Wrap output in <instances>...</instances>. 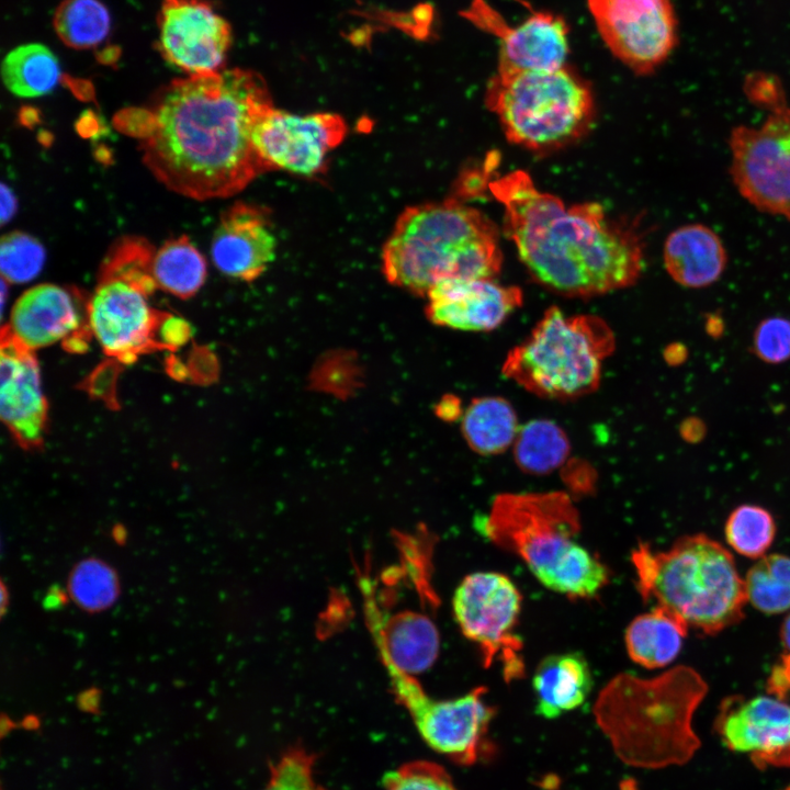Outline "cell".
I'll return each instance as SVG.
<instances>
[{
  "instance_id": "44",
  "label": "cell",
  "mask_w": 790,
  "mask_h": 790,
  "mask_svg": "<svg viewBox=\"0 0 790 790\" xmlns=\"http://www.w3.org/2000/svg\"><path fill=\"white\" fill-rule=\"evenodd\" d=\"M114 541L119 544H124L127 538L126 530L123 526H115L112 531Z\"/></svg>"
},
{
  "instance_id": "43",
  "label": "cell",
  "mask_w": 790,
  "mask_h": 790,
  "mask_svg": "<svg viewBox=\"0 0 790 790\" xmlns=\"http://www.w3.org/2000/svg\"><path fill=\"white\" fill-rule=\"evenodd\" d=\"M780 640L786 653L790 654V612L782 622L780 629Z\"/></svg>"
},
{
  "instance_id": "19",
  "label": "cell",
  "mask_w": 790,
  "mask_h": 790,
  "mask_svg": "<svg viewBox=\"0 0 790 790\" xmlns=\"http://www.w3.org/2000/svg\"><path fill=\"white\" fill-rule=\"evenodd\" d=\"M269 211L238 202L221 216L213 234L211 256L223 274L240 281L259 278L274 260L276 239Z\"/></svg>"
},
{
  "instance_id": "6",
  "label": "cell",
  "mask_w": 790,
  "mask_h": 790,
  "mask_svg": "<svg viewBox=\"0 0 790 790\" xmlns=\"http://www.w3.org/2000/svg\"><path fill=\"white\" fill-rule=\"evenodd\" d=\"M635 585L645 602L706 635L741 621L744 578L731 552L703 534L684 535L665 551L640 542L631 553Z\"/></svg>"
},
{
  "instance_id": "5",
  "label": "cell",
  "mask_w": 790,
  "mask_h": 790,
  "mask_svg": "<svg viewBox=\"0 0 790 790\" xmlns=\"http://www.w3.org/2000/svg\"><path fill=\"white\" fill-rule=\"evenodd\" d=\"M482 529L542 585L571 599L595 598L609 583L607 566L577 540L579 512L565 492L499 494Z\"/></svg>"
},
{
  "instance_id": "2",
  "label": "cell",
  "mask_w": 790,
  "mask_h": 790,
  "mask_svg": "<svg viewBox=\"0 0 790 790\" xmlns=\"http://www.w3.org/2000/svg\"><path fill=\"white\" fill-rule=\"evenodd\" d=\"M485 185L504 206L505 233L532 279L557 294L591 297L633 285L644 269V238L599 203L567 206L539 190L528 172L493 176Z\"/></svg>"
},
{
  "instance_id": "26",
  "label": "cell",
  "mask_w": 790,
  "mask_h": 790,
  "mask_svg": "<svg viewBox=\"0 0 790 790\" xmlns=\"http://www.w3.org/2000/svg\"><path fill=\"white\" fill-rule=\"evenodd\" d=\"M461 429L467 445L481 455H495L514 444L519 431L512 405L500 396L474 398L465 409Z\"/></svg>"
},
{
  "instance_id": "17",
  "label": "cell",
  "mask_w": 790,
  "mask_h": 790,
  "mask_svg": "<svg viewBox=\"0 0 790 790\" xmlns=\"http://www.w3.org/2000/svg\"><path fill=\"white\" fill-rule=\"evenodd\" d=\"M465 15L499 38L497 71H548L565 66L569 30L562 16L537 11L508 27L483 0H474Z\"/></svg>"
},
{
  "instance_id": "13",
  "label": "cell",
  "mask_w": 790,
  "mask_h": 790,
  "mask_svg": "<svg viewBox=\"0 0 790 790\" xmlns=\"http://www.w3.org/2000/svg\"><path fill=\"white\" fill-rule=\"evenodd\" d=\"M587 3L607 47L637 75L655 71L677 45L672 0H587Z\"/></svg>"
},
{
  "instance_id": "27",
  "label": "cell",
  "mask_w": 790,
  "mask_h": 790,
  "mask_svg": "<svg viewBox=\"0 0 790 790\" xmlns=\"http://www.w3.org/2000/svg\"><path fill=\"white\" fill-rule=\"evenodd\" d=\"M1 78L5 88L19 98H37L50 93L61 79V68L54 52L41 43L15 46L4 56Z\"/></svg>"
},
{
  "instance_id": "34",
  "label": "cell",
  "mask_w": 790,
  "mask_h": 790,
  "mask_svg": "<svg viewBox=\"0 0 790 790\" xmlns=\"http://www.w3.org/2000/svg\"><path fill=\"white\" fill-rule=\"evenodd\" d=\"M45 259L44 246L30 234L14 230L1 238L0 269L8 284H23L37 278Z\"/></svg>"
},
{
  "instance_id": "15",
  "label": "cell",
  "mask_w": 790,
  "mask_h": 790,
  "mask_svg": "<svg viewBox=\"0 0 790 790\" xmlns=\"http://www.w3.org/2000/svg\"><path fill=\"white\" fill-rule=\"evenodd\" d=\"M157 46L187 76L222 70L232 46L228 21L206 0H161Z\"/></svg>"
},
{
  "instance_id": "24",
  "label": "cell",
  "mask_w": 790,
  "mask_h": 790,
  "mask_svg": "<svg viewBox=\"0 0 790 790\" xmlns=\"http://www.w3.org/2000/svg\"><path fill=\"white\" fill-rule=\"evenodd\" d=\"M532 688L535 714L553 720L585 702L592 688V676L580 653L554 654L538 665Z\"/></svg>"
},
{
  "instance_id": "7",
  "label": "cell",
  "mask_w": 790,
  "mask_h": 790,
  "mask_svg": "<svg viewBox=\"0 0 790 790\" xmlns=\"http://www.w3.org/2000/svg\"><path fill=\"white\" fill-rule=\"evenodd\" d=\"M485 104L510 143L535 153L578 140L595 117L591 88L566 65L548 71H497L488 81Z\"/></svg>"
},
{
  "instance_id": "14",
  "label": "cell",
  "mask_w": 790,
  "mask_h": 790,
  "mask_svg": "<svg viewBox=\"0 0 790 790\" xmlns=\"http://www.w3.org/2000/svg\"><path fill=\"white\" fill-rule=\"evenodd\" d=\"M347 123L340 114H295L270 108L257 121L251 140L266 172L282 170L302 177L323 173L327 159L345 139Z\"/></svg>"
},
{
  "instance_id": "25",
  "label": "cell",
  "mask_w": 790,
  "mask_h": 790,
  "mask_svg": "<svg viewBox=\"0 0 790 790\" xmlns=\"http://www.w3.org/2000/svg\"><path fill=\"white\" fill-rule=\"evenodd\" d=\"M688 631L664 610L653 607L628 625L624 643L633 662L650 669L661 668L677 657Z\"/></svg>"
},
{
  "instance_id": "3",
  "label": "cell",
  "mask_w": 790,
  "mask_h": 790,
  "mask_svg": "<svg viewBox=\"0 0 790 790\" xmlns=\"http://www.w3.org/2000/svg\"><path fill=\"white\" fill-rule=\"evenodd\" d=\"M381 258L391 284L422 296L445 280L494 279L503 264L494 223L453 196L406 207Z\"/></svg>"
},
{
  "instance_id": "8",
  "label": "cell",
  "mask_w": 790,
  "mask_h": 790,
  "mask_svg": "<svg viewBox=\"0 0 790 790\" xmlns=\"http://www.w3.org/2000/svg\"><path fill=\"white\" fill-rule=\"evenodd\" d=\"M614 345V335L602 318L566 315L551 306L530 335L508 352L503 374L543 398H578L599 386L602 362Z\"/></svg>"
},
{
  "instance_id": "1",
  "label": "cell",
  "mask_w": 790,
  "mask_h": 790,
  "mask_svg": "<svg viewBox=\"0 0 790 790\" xmlns=\"http://www.w3.org/2000/svg\"><path fill=\"white\" fill-rule=\"evenodd\" d=\"M273 106L253 70L187 76L160 89L149 106L125 113L143 162L170 191L196 201L225 199L266 172L252 146L259 117Z\"/></svg>"
},
{
  "instance_id": "12",
  "label": "cell",
  "mask_w": 790,
  "mask_h": 790,
  "mask_svg": "<svg viewBox=\"0 0 790 790\" xmlns=\"http://www.w3.org/2000/svg\"><path fill=\"white\" fill-rule=\"evenodd\" d=\"M155 287L150 273L102 269L86 313L90 332L108 354L132 360L153 342L159 319L148 297Z\"/></svg>"
},
{
  "instance_id": "32",
  "label": "cell",
  "mask_w": 790,
  "mask_h": 790,
  "mask_svg": "<svg viewBox=\"0 0 790 790\" xmlns=\"http://www.w3.org/2000/svg\"><path fill=\"white\" fill-rule=\"evenodd\" d=\"M724 532L727 544L734 551L758 560L766 555L774 541L776 523L764 507L744 504L729 515Z\"/></svg>"
},
{
  "instance_id": "22",
  "label": "cell",
  "mask_w": 790,
  "mask_h": 790,
  "mask_svg": "<svg viewBox=\"0 0 790 790\" xmlns=\"http://www.w3.org/2000/svg\"><path fill=\"white\" fill-rule=\"evenodd\" d=\"M362 588L368 623L384 666L413 676L432 666L439 654L440 636L430 618L410 610L383 618L370 583Z\"/></svg>"
},
{
  "instance_id": "29",
  "label": "cell",
  "mask_w": 790,
  "mask_h": 790,
  "mask_svg": "<svg viewBox=\"0 0 790 790\" xmlns=\"http://www.w3.org/2000/svg\"><path fill=\"white\" fill-rule=\"evenodd\" d=\"M514 458L527 474L545 475L567 459L571 443L565 431L554 421L534 419L519 428L514 442Z\"/></svg>"
},
{
  "instance_id": "41",
  "label": "cell",
  "mask_w": 790,
  "mask_h": 790,
  "mask_svg": "<svg viewBox=\"0 0 790 790\" xmlns=\"http://www.w3.org/2000/svg\"><path fill=\"white\" fill-rule=\"evenodd\" d=\"M18 210V200L14 192L5 184H1V224L8 223Z\"/></svg>"
},
{
  "instance_id": "10",
  "label": "cell",
  "mask_w": 790,
  "mask_h": 790,
  "mask_svg": "<svg viewBox=\"0 0 790 790\" xmlns=\"http://www.w3.org/2000/svg\"><path fill=\"white\" fill-rule=\"evenodd\" d=\"M521 594L496 572L467 575L455 589L452 609L463 635L481 652L485 668L498 663L507 684L524 676L523 643L516 632Z\"/></svg>"
},
{
  "instance_id": "18",
  "label": "cell",
  "mask_w": 790,
  "mask_h": 790,
  "mask_svg": "<svg viewBox=\"0 0 790 790\" xmlns=\"http://www.w3.org/2000/svg\"><path fill=\"white\" fill-rule=\"evenodd\" d=\"M426 313L435 325L464 331H489L522 304V292L494 279H452L426 296Z\"/></svg>"
},
{
  "instance_id": "21",
  "label": "cell",
  "mask_w": 790,
  "mask_h": 790,
  "mask_svg": "<svg viewBox=\"0 0 790 790\" xmlns=\"http://www.w3.org/2000/svg\"><path fill=\"white\" fill-rule=\"evenodd\" d=\"M82 320L80 301L72 291L43 283L25 291L13 304L5 336L32 351L69 341Z\"/></svg>"
},
{
  "instance_id": "16",
  "label": "cell",
  "mask_w": 790,
  "mask_h": 790,
  "mask_svg": "<svg viewBox=\"0 0 790 790\" xmlns=\"http://www.w3.org/2000/svg\"><path fill=\"white\" fill-rule=\"evenodd\" d=\"M722 742L760 768L790 767V702L770 693L724 699L714 721Z\"/></svg>"
},
{
  "instance_id": "39",
  "label": "cell",
  "mask_w": 790,
  "mask_h": 790,
  "mask_svg": "<svg viewBox=\"0 0 790 790\" xmlns=\"http://www.w3.org/2000/svg\"><path fill=\"white\" fill-rule=\"evenodd\" d=\"M161 342L177 346L182 343L188 337V328L184 321L177 317H166L162 321H158L157 329Z\"/></svg>"
},
{
  "instance_id": "40",
  "label": "cell",
  "mask_w": 790,
  "mask_h": 790,
  "mask_svg": "<svg viewBox=\"0 0 790 790\" xmlns=\"http://www.w3.org/2000/svg\"><path fill=\"white\" fill-rule=\"evenodd\" d=\"M564 474L566 483L574 493L586 494L592 489L594 474H590L587 465H571Z\"/></svg>"
},
{
  "instance_id": "31",
  "label": "cell",
  "mask_w": 790,
  "mask_h": 790,
  "mask_svg": "<svg viewBox=\"0 0 790 790\" xmlns=\"http://www.w3.org/2000/svg\"><path fill=\"white\" fill-rule=\"evenodd\" d=\"M747 602L766 614L790 610V557L766 554L748 569L744 578Z\"/></svg>"
},
{
  "instance_id": "28",
  "label": "cell",
  "mask_w": 790,
  "mask_h": 790,
  "mask_svg": "<svg viewBox=\"0 0 790 790\" xmlns=\"http://www.w3.org/2000/svg\"><path fill=\"white\" fill-rule=\"evenodd\" d=\"M206 274L205 258L184 235L166 240L154 255L151 275L156 286L180 298L199 292Z\"/></svg>"
},
{
  "instance_id": "20",
  "label": "cell",
  "mask_w": 790,
  "mask_h": 790,
  "mask_svg": "<svg viewBox=\"0 0 790 790\" xmlns=\"http://www.w3.org/2000/svg\"><path fill=\"white\" fill-rule=\"evenodd\" d=\"M0 357V414L13 436L25 445L44 433L47 403L40 366L32 351L4 336Z\"/></svg>"
},
{
  "instance_id": "37",
  "label": "cell",
  "mask_w": 790,
  "mask_h": 790,
  "mask_svg": "<svg viewBox=\"0 0 790 790\" xmlns=\"http://www.w3.org/2000/svg\"><path fill=\"white\" fill-rule=\"evenodd\" d=\"M753 351L763 362L781 364L790 360V318L769 316L756 326Z\"/></svg>"
},
{
  "instance_id": "9",
  "label": "cell",
  "mask_w": 790,
  "mask_h": 790,
  "mask_svg": "<svg viewBox=\"0 0 790 790\" xmlns=\"http://www.w3.org/2000/svg\"><path fill=\"white\" fill-rule=\"evenodd\" d=\"M393 693L410 715L424 742L461 766H471L490 748L488 726L496 709L484 699L487 689L476 687L448 700L431 698L413 676L385 666Z\"/></svg>"
},
{
  "instance_id": "35",
  "label": "cell",
  "mask_w": 790,
  "mask_h": 790,
  "mask_svg": "<svg viewBox=\"0 0 790 790\" xmlns=\"http://www.w3.org/2000/svg\"><path fill=\"white\" fill-rule=\"evenodd\" d=\"M316 758L304 746L289 747L270 764L269 780L262 790H327L315 779Z\"/></svg>"
},
{
  "instance_id": "42",
  "label": "cell",
  "mask_w": 790,
  "mask_h": 790,
  "mask_svg": "<svg viewBox=\"0 0 790 790\" xmlns=\"http://www.w3.org/2000/svg\"><path fill=\"white\" fill-rule=\"evenodd\" d=\"M67 601V594L60 587L53 586L43 599V607L48 610H56L65 606Z\"/></svg>"
},
{
  "instance_id": "38",
  "label": "cell",
  "mask_w": 790,
  "mask_h": 790,
  "mask_svg": "<svg viewBox=\"0 0 790 790\" xmlns=\"http://www.w3.org/2000/svg\"><path fill=\"white\" fill-rule=\"evenodd\" d=\"M743 88L747 100L767 112L788 104L781 80L772 74L752 72Z\"/></svg>"
},
{
  "instance_id": "4",
  "label": "cell",
  "mask_w": 790,
  "mask_h": 790,
  "mask_svg": "<svg viewBox=\"0 0 790 790\" xmlns=\"http://www.w3.org/2000/svg\"><path fill=\"white\" fill-rule=\"evenodd\" d=\"M707 691L701 675L687 666L650 679L622 673L602 688L594 714L625 763L681 765L700 747L692 720Z\"/></svg>"
},
{
  "instance_id": "46",
  "label": "cell",
  "mask_w": 790,
  "mask_h": 790,
  "mask_svg": "<svg viewBox=\"0 0 790 790\" xmlns=\"http://www.w3.org/2000/svg\"><path fill=\"white\" fill-rule=\"evenodd\" d=\"M786 790H790V787H789V788H787Z\"/></svg>"
},
{
  "instance_id": "23",
  "label": "cell",
  "mask_w": 790,
  "mask_h": 790,
  "mask_svg": "<svg viewBox=\"0 0 790 790\" xmlns=\"http://www.w3.org/2000/svg\"><path fill=\"white\" fill-rule=\"evenodd\" d=\"M664 266L669 276L687 289H704L718 282L729 256L715 230L702 223L677 227L665 239Z\"/></svg>"
},
{
  "instance_id": "30",
  "label": "cell",
  "mask_w": 790,
  "mask_h": 790,
  "mask_svg": "<svg viewBox=\"0 0 790 790\" xmlns=\"http://www.w3.org/2000/svg\"><path fill=\"white\" fill-rule=\"evenodd\" d=\"M53 25L65 45L87 49L108 37L111 15L100 0H63L55 10Z\"/></svg>"
},
{
  "instance_id": "36",
  "label": "cell",
  "mask_w": 790,
  "mask_h": 790,
  "mask_svg": "<svg viewBox=\"0 0 790 790\" xmlns=\"http://www.w3.org/2000/svg\"><path fill=\"white\" fill-rule=\"evenodd\" d=\"M384 790H459L449 772L429 760H413L387 771Z\"/></svg>"
},
{
  "instance_id": "33",
  "label": "cell",
  "mask_w": 790,
  "mask_h": 790,
  "mask_svg": "<svg viewBox=\"0 0 790 790\" xmlns=\"http://www.w3.org/2000/svg\"><path fill=\"white\" fill-rule=\"evenodd\" d=\"M68 592L83 610L102 611L112 606L119 597V577L105 562L95 557L86 558L72 568Z\"/></svg>"
},
{
  "instance_id": "45",
  "label": "cell",
  "mask_w": 790,
  "mask_h": 790,
  "mask_svg": "<svg viewBox=\"0 0 790 790\" xmlns=\"http://www.w3.org/2000/svg\"><path fill=\"white\" fill-rule=\"evenodd\" d=\"M1 594H2V598H1V600H2V601H1L2 606H1V608H2V614H3V613H4V609H5V607H7V606H5V601H7V599H8L5 586H4L3 584H2V588H1Z\"/></svg>"
},
{
  "instance_id": "11",
  "label": "cell",
  "mask_w": 790,
  "mask_h": 790,
  "mask_svg": "<svg viewBox=\"0 0 790 790\" xmlns=\"http://www.w3.org/2000/svg\"><path fill=\"white\" fill-rule=\"evenodd\" d=\"M729 173L757 211L790 223V106L769 111L759 126L736 125L727 138Z\"/></svg>"
}]
</instances>
